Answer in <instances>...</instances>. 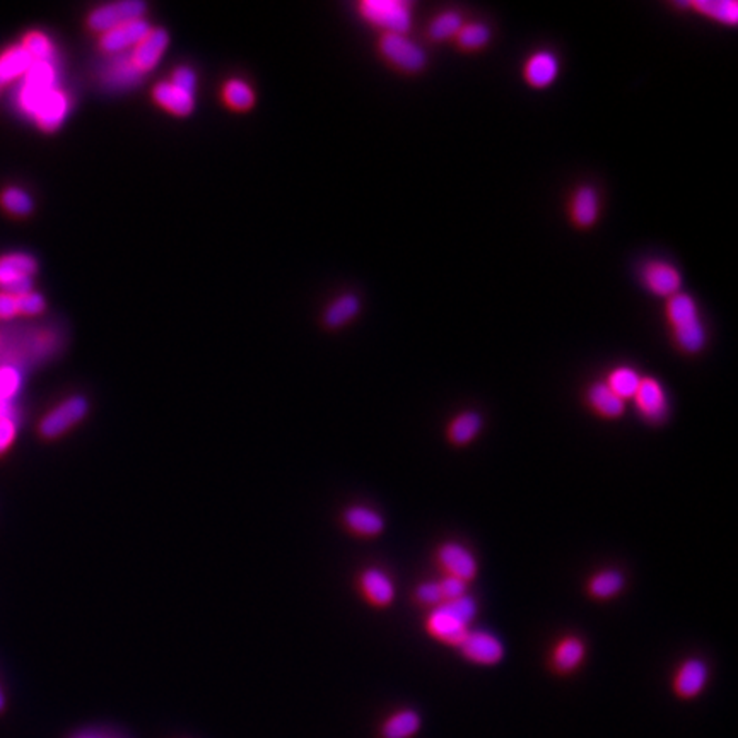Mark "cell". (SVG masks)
Instances as JSON below:
<instances>
[{"label":"cell","instance_id":"cell-22","mask_svg":"<svg viewBox=\"0 0 738 738\" xmlns=\"http://www.w3.org/2000/svg\"><path fill=\"white\" fill-rule=\"evenodd\" d=\"M585 653H587V648L579 637H575V636L564 637L552 651V665L558 672L569 674L585 660Z\"/></svg>","mask_w":738,"mask_h":738},{"label":"cell","instance_id":"cell-11","mask_svg":"<svg viewBox=\"0 0 738 738\" xmlns=\"http://www.w3.org/2000/svg\"><path fill=\"white\" fill-rule=\"evenodd\" d=\"M170 44V36L161 28H151L144 40L129 52L133 65L142 73H151L152 69L158 67V63L163 59L164 52Z\"/></svg>","mask_w":738,"mask_h":738},{"label":"cell","instance_id":"cell-20","mask_svg":"<svg viewBox=\"0 0 738 738\" xmlns=\"http://www.w3.org/2000/svg\"><path fill=\"white\" fill-rule=\"evenodd\" d=\"M152 98L163 110L178 115V117L190 115L195 108L193 94L181 91L170 81H163V83L156 84L152 89Z\"/></svg>","mask_w":738,"mask_h":738},{"label":"cell","instance_id":"cell-18","mask_svg":"<svg viewBox=\"0 0 738 738\" xmlns=\"http://www.w3.org/2000/svg\"><path fill=\"white\" fill-rule=\"evenodd\" d=\"M665 313H666L668 324L672 326V332H679V330L693 328V326L703 324L694 297L685 295V293L670 296L666 299Z\"/></svg>","mask_w":738,"mask_h":738},{"label":"cell","instance_id":"cell-31","mask_svg":"<svg viewBox=\"0 0 738 738\" xmlns=\"http://www.w3.org/2000/svg\"><path fill=\"white\" fill-rule=\"evenodd\" d=\"M463 26V17L457 11H443L431 19L428 26L429 40L446 42L455 40L458 31Z\"/></svg>","mask_w":738,"mask_h":738},{"label":"cell","instance_id":"cell-6","mask_svg":"<svg viewBox=\"0 0 738 738\" xmlns=\"http://www.w3.org/2000/svg\"><path fill=\"white\" fill-rule=\"evenodd\" d=\"M148 5L141 0H119L96 7L88 17V26L96 33H108L121 24L144 19Z\"/></svg>","mask_w":738,"mask_h":738},{"label":"cell","instance_id":"cell-14","mask_svg":"<svg viewBox=\"0 0 738 738\" xmlns=\"http://www.w3.org/2000/svg\"><path fill=\"white\" fill-rule=\"evenodd\" d=\"M69 108H71L69 96L62 89H52L42 98L33 119L36 120L40 129L46 132H55L67 119Z\"/></svg>","mask_w":738,"mask_h":738},{"label":"cell","instance_id":"cell-9","mask_svg":"<svg viewBox=\"0 0 738 738\" xmlns=\"http://www.w3.org/2000/svg\"><path fill=\"white\" fill-rule=\"evenodd\" d=\"M438 562L446 576H453L465 583L475 578L479 564L472 552L458 542H446L438 550Z\"/></svg>","mask_w":738,"mask_h":738},{"label":"cell","instance_id":"cell-39","mask_svg":"<svg viewBox=\"0 0 738 738\" xmlns=\"http://www.w3.org/2000/svg\"><path fill=\"white\" fill-rule=\"evenodd\" d=\"M438 585H440L443 602H452V600H457L467 595V583L453 576H444Z\"/></svg>","mask_w":738,"mask_h":738},{"label":"cell","instance_id":"cell-35","mask_svg":"<svg viewBox=\"0 0 738 738\" xmlns=\"http://www.w3.org/2000/svg\"><path fill=\"white\" fill-rule=\"evenodd\" d=\"M0 204L9 214L19 216V218L30 216L31 212H33V207H34L30 193L23 190V189H17V187L5 189L0 195Z\"/></svg>","mask_w":738,"mask_h":738},{"label":"cell","instance_id":"cell-10","mask_svg":"<svg viewBox=\"0 0 738 738\" xmlns=\"http://www.w3.org/2000/svg\"><path fill=\"white\" fill-rule=\"evenodd\" d=\"M142 73L133 65L129 53L113 55L110 62L104 65L102 73V83L108 91H129L141 84Z\"/></svg>","mask_w":738,"mask_h":738},{"label":"cell","instance_id":"cell-4","mask_svg":"<svg viewBox=\"0 0 738 738\" xmlns=\"http://www.w3.org/2000/svg\"><path fill=\"white\" fill-rule=\"evenodd\" d=\"M38 270L34 257L23 251L7 253L0 257V291L7 295H26L33 291V277Z\"/></svg>","mask_w":738,"mask_h":738},{"label":"cell","instance_id":"cell-21","mask_svg":"<svg viewBox=\"0 0 738 738\" xmlns=\"http://www.w3.org/2000/svg\"><path fill=\"white\" fill-rule=\"evenodd\" d=\"M344 521L351 532L364 537H376L384 530V517L366 506H351L344 513Z\"/></svg>","mask_w":738,"mask_h":738},{"label":"cell","instance_id":"cell-15","mask_svg":"<svg viewBox=\"0 0 738 738\" xmlns=\"http://www.w3.org/2000/svg\"><path fill=\"white\" fill-rule=\"evenodd\" d=\"M636 405L651 422H662L668 413L664 386L655 378H641L635 395Z\"/></svg>","mask_w":738,"mask_h":738},{"label":"cell","instance_id":"cell-19","mask_svg":"<svg viewBox=\"0 0 738 738\" xmlns=\"http://www.w3.org/2000/svg\"><path fill=\"white\" fill-rule=\"evenodd\" d=\"M361 590L373 606H390L395 598V585L392 578L378 568H369L361 575Z\"/></svg>","mask_w":738,"mask_h":738},{"label":"cell","instance_id":"cell-3","mask_svg":"<svg viewBox=\"0 0 738 738\" xmlns=\"http://www.w3.org/2000/svg\"><path fill=\"white\" fill-rule=\"evenodd\" d=\"M89 413V402L83 395L62 400L50 413H44L38 424V432L44 440H57L75 428Z\"/></svg>","mask_w":738,"mask_h":738},{"label":"cell","instance_id":"cell-44","mask_svg":"<svg viewBox=\"0 0 738 738\" xmlns=\"http://www.w3.org/2000/svg\"><path fill=\"white\" fill-rule=\"evenodd\" d=\"M15 417H19V409H17L15 402L0 400V421L2 419H15Z\"/></svg>","mask_w":738,"mask_h":738},{"label":"cell","instance_id":"cell-38","mask_svg":"<svg viewBox=\"0 0 738 738\" xmlns=\"http://www.w3.org/2000/svg\"><path fill=\"white\" fill-rule=\"evenodd\" d=\"M19 417L15 419H2L0 421V457H4L15 443L19 432Z\"/></svg>","mask_w":738,"mask_h":738},{"label":"cell","instance_id":"cell-5","mask_svg":"<svg viewBox=\"0 0 738 738\" xmlns=\"http://www.w3.org/2000/svg\"><path fill=\"white\" fill-rule=\"evenodd\" d=\"M380 52L390 65L407 74H417L428 65L424 48L407 34H384L380 40Z\"/></svg>","mask_w":738,"mask_h":738},{"label":"cell","instance_id":"cell-12","mask_svg":"<svg viewBox=\"0 0 738 738\" xmlns=\"http://www.w3.org/2000/svg\"><path fill=\"white\" fill-rule=\"evenodd\" d=\"M643 282L650 293L668 299L670 296L680 293L682 276L672 264L653 260L643 268Z\"/></svg>","mask_w":738,"mask_h":738},{"label":"cell","instance_id":"cell-45","mask_svg":"<svg viewBox=\"0 0 738 738\" xmlns=\"http://www.w3.org/2000/svg\"><path fill=\"white\" fill-rule=\"evenodd\" d=\"M5 704H7V699H5V693H4V689L0 685V714L5 711Z\"/></svg>","mask_w":738,"mask_h":738},{"label":"cell","instance_id":"cell-43","mask_svg":"<svg viewBox=\"0 0 738 738\" xmlns=\"http://www.w3.org/2000/svg\"><path fill=\"white\" fill-rule=\"evenodd\" d=\"M17 313V299L15 296L7 295L0 291V318L2 320H9L15 318Z\"/></svg>","mask_w":738,"mask_h":738},{"label":"cell","instance_id":"cell-17","mask_svg":"<svg viewBox=\"0 0 738 738\" xmlns=\"http://www.w3.org/2000/svg\"><path fill=\"white\" fill-rule=\"evenodd\" d=\"M600 214V197L591 185L578 187L569 202V218L579 229L591 228Z\"/></svg>","mask_w":738,"mask_h":738},{"label":"cell","instance_id":"cell-16","mask_svg":"<svg viewBox=\"0 0 738 738\" xmlns=\"http://www.w3.org/2000/svg\"><path fill=\"white\" fill-rule=\"evenodd\" d=\"M708 677V665L699 658H689L680 665L674 677V691L682 699H693L703 693Z\"/></svg>","mask_w":738,"mask_h":738},{"label":"cell","instance_id":"cell-36","mask_svg":"<svg viewBox=\"0 0 738 738\" xmlns=\"http://www.w3.org/2000/svg\"><path fill=\"white\" fill-rule=\"evenodd\" d=\"M28 53L33 62H53L55 59V48L50 42V38L40 33V31H31L21 44Z\"/></svg>","mask_w":738,"mask_h":738},{"label":"cell","instance_id":"cell-27","mask_svg":"<svg viewBox=\"0 0 738 738\" xmlns=\"http://www.w3.org/2000/svg\"><path fill=\"white\" fill-rule=\"evenodd\" d=\"M421 728V716L413 709L393 713L382 728L384 738H413Z\"/></svg>","mask_w":738,"mask_h":738},{"label":"cell","instance_id":"cell-40","mask_svg":"<svg viewBox=\"0 0 738 738\" xmlns=\"http://www.w3.org/2000/svg\"><path fill=\"white\" fill-rule=\"evenodd\" d=\"M415 598H417V602H421V604H424V606L438 607L440 604H443V598H442V591H440L438 581L421 583V585L417 587V590H415Z\"/></svg>","mask_w":738,"mask_h":738},{"label":"cell","instance_id":"cell-25","mask_svg":"<svg viewBox=\"0 0 738 738\" xmlns=\"http://www.w3.org/2000/svg\"><path fill=\"white\" fill-rule=\"evenodd\" d=\"M33 63L30 53L19 44L0 55V84H7L15 79L24 77Z\"/></svg>","mask_w":738,"mask_h":738},{"label":"cell","instance_id":"cell-37","mask_svg":"<svg viewBox=\"0 0 738 738\" xmlns=\"http://www.w3.org/2000/svg\"><path fill=\"white\" fill-rule=\"evenodd\" d=\"M24 384V371L15 366H0V400L15 402Z\"/></svg>","mask_w":738,"mask_h":738},{"label":"cell","instance_id":"cell-30","mask_svg":"<svg viewBox=\"0 0 738 738\" xmlns=\"http://www.w3.org/2000/svg\"><path fill=\"white\" fill-rule=\"evenodd\" d=\"M490 42V30L484 23H463L455 36V44L461 52H479Z\"/></svg>","mask_w":738,"mask_h":738},{"label":"cell","instance_id":"cell-41","mask_svg":"<svg viewBox=\"0 0 738 738\" xmlns=\"http://www.w3.org/2000/svg\"><path fill=\"white\" fill-rule=\"evenodd\" d=\"M17 299V313L21 315H40L44 310V297L34 291L15 297Z\"/></svg>","mask_w":738,"mask_h":738},{"label":"cell","instance_id":"cell-13","mask_svg":"<svg viewBox=\"0 0 738 738\" xmlns=\"http://www.w3.org/2000/svg\"><path fill=\"white\" fill-rule=\"evenodd\" d=\"M559 69V59L549 50H540L525 60L523 79L530 88H549L558 79Z\"/></svg>","mask_w":738,"mask_h":738},{"label":"cell","instance_id":"cell-42","mask_svg":"<svg viewBox=\"0 0 738 738\" xmlns=\"http://www.w3.org/2000/svg\"><path fill=\"white\" fill-rule=\"evenodd\" d=\"M171 84H175L177 88L190 92L195 96V89H197V74L190 67H178L177 71L171 75L170 79Z\"/></svg>","mask_w":738,"mask_h":738},{"label":"cell","instance_id":"cell-28","mask_svg":"<svg viewBox=\"0 0 738 738\" xmlns=\"http://www.w3.org/2000/svg\"><path fill=\"white\" fill-rule=\"evenodd\" d=\"M361 310V301L355 295H342L325 310V325L339 328L354 320Z\"/></svg>","mask_w":738,"mask_h":738},{"label":"cell","instance_id":"cell-33","mask_svg":"<svg viewBox=\"0 0 738 738\" xmlns=\"http://www.w3.org/2000/svg\"><path fill=\"white\" fill-rule=\"evenodd\" d=\"M222 98H224V102L229 108L238 110V112L250 110L251 106L255 104L253 89H251L248 83H245L241 79L228 81L226 86L222 89Z\"/></svg>","mask_w":738,"mask_h":738},{"label":"cell","instance_id":"cell-2","mask_svg":"<svg viewBox=\"0 0 738 738\" xmlns=\"http://www.w3.org/2000/svg\"><path fill=\"white\" fill-rule=\"evenodd\" d=\"M359 13L384 34H407L413 26V2L407 0H363Z\"/></svg>","mask_w":738,"mask_h":738},{"label":"cell","instance_id":"cell-26","mask_svg":"<svg viewBox=\"0 0 738 738\" xmlns=\"http://www.w3.org/2000/svg\"><path fill=\"white\" fill-rule=\"evenodd\" d=\"M482 429V417L481 413L467 411L458 413L457 417L448 426V440L457 446L469 444Z\"/></svg>","mask_w":738,"mask_h":738},{"label":"cell","instance_id":"cell-1","mask_svg":"<svg viewBox=\"0 0 738 738\" xmlns=\"http://www.w3.org/2000/svg\"><path fill=\"white\" fill-rule=\"evenodd\" d=\"M477 616V604L472 597L465 595L452 602L436 607L426 620V629L434 639L457 646L471 631L469 626Z\"/></svg>","mask_w":738,"mask_h":738},{"label":"cell","instance_id":"cell-23","mask_svg":"<svg viewBox=\"0 0 738 738\" xmlns=\"http://www.w3.org/2000/svg\"><path fill=\"white\" fill-rule=\"evenodd\" d=\"M588 403L591 409L607 419H617L626 409V402L610 392L606 384H593L588 390Z\"/></svg>","mask_w":738,"mask_h":738},{"label":"cell","instance_id":"cell-32","mask_svg":"<svg viewBox=\"0 0 738 738\" xmlns=\"http://www.w3.org/2000/svg\"><path fill=\"white\" fill-rule=\"evenodd\" d=\"M624 588V576L616 569H606L593 576L588 583V591L597 600H608L619 595Z\"/></svg>","mask_w":738,"mask_h":738},{"label":"cell","instance_id":"cell-7","mask_svg":"<svg viewBox=\"0 0 738 738\" xmlns=\"http://www.w3.org/2000/svg\"><path fill=\"white\" fill-rule=\"evenodd\" d=\"M458 648L469 662L477 665L500 664L504 656L501 639L488 631H469Z\"/></svg>","mask_w":738,"mask_h":738},{"label":"cell","instance_id":"cell-29","mask_svg":"<svg viewBox=\"0 0 738 738\" xmlns=\"http://www.w3.org/2000/svg\"><path fill=\"white\" fill-rule=\"evenodd\" d=\"M604 384L610 388L612 393H616L620 400L626 402V400L635 399L637 386L641 384V376L637 374L636 369L629 368V366H619L608 373L607 382Z\"/></svg>","mask_w":738,"mask_h":738},{"label":"cell","instance_id":"cell-34","mask_svg":"<svg viewBox=\"0 0 738 738\" xmlns=\"http://www.w3.org/2000/svg\"><path fill=\"white\" fill-rule=\"evenodd\" d=\"M24 84L36 89L57 88V67L53 62H33L24 74Z\"/></svg>","mask_w":738,"mask_h":738},{"label":"cell","instance_id":"cell-8","mask_svg":"<svg viewBox=\"0 0 738 738\" xmlns=\"http://www.w3.org/2000/svg\"><path fill=\"white\" fill-rule=\"evenodd\" d=\"M151 31V24L146 19H137L132 23L121 24L115 30L103 33L100 38V48L110 57L129 53L137 44L144 40V36Z\"/></svg>","mask_w":738,"mask_h":738},{"label":"cell","instance_id":"cell-24","mask_svg":"<svg viewBox=\"0 0 738 738\" xmlns=\"http://www.w3.org/2000/svg\"><path fill=\"white\" fill-rule=\"evenodd\" d=\"M687 7L726 26L738 23V4L733 0H694L687 2Z\"/></svg>","mask_w":738,"mask_h":738}]
</instances>
